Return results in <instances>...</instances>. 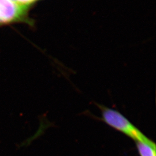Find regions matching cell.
<instances>
[{
  "mask_svg": "<svg viewBox=\"0 0 156 156\" xmlns=\"http://www.w3.org/2000/svg\"><path fill=\"white\" fill-rule=\"evenodd\" d=\"M137 150L140 156H156V146L152 141L150 143L136 142Z\"/></svg>",
  "mask_w": 156,
  "mask_h": 156,
  "instance_id": "3957f363",
  "label": "cell"
},
{
  "mask_svg": "<svg viewBox=\"0 0 156 156\" xmlns=\"http://www.w3.org/2000/svg\"><path fill=\"white\" fill-rule=\"evenodd\" d=\"M30 7L20 5L11 0H0V27L16 23L32 25V20L28 17Z\"/></svg>",
  "mask_w": 156,
  "mask_h": 156,
  "instance_id": "7a4b0ae2",
  "label": "cell"
},
{
  "mask_svg": "<svg viewBox=\"0 0 156 156\" xmlns=\"http://www.w3.org/2000/svg\"><path fill=\"white\" fill-rule=\"evenodd\" d=\"M100 107L102 120L113 128L133 139L135 142L150 143L153 140L147 137L120 112L106 106Z\"/></svg>",
  "mask_w": 156,
  "mask_h": 156,
  "instance_id": "6da1fadb",
  "label": "cell"
},
{
  "mask_svg": "<svg viewBox=\"0 0 156 156\" xmlns=\"http://www.w3.org/2000/svg\"><path fill=\"white\" fill-rule=\"evenodd\" d=\"M11 1L20 5L30 6L33 4L38 1V0H11Z\"/></svg>",
  "mask_w": 156,
  "mask_h": 156,
  "instance_id": "277c9868",
  "label": "cell"
}]
</instances>
